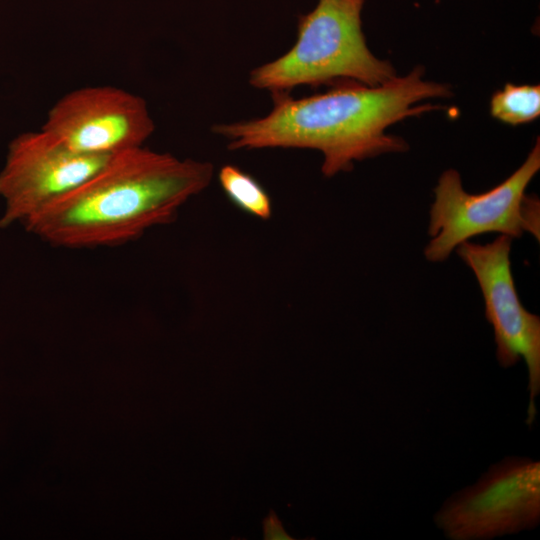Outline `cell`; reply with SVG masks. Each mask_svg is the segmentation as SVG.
Wrapping results in <instances>:
<instances>
[{
    "label": "cell",
    "mask_w": 540,
    "mask_h": 540,
    "mask_svg": "<svg viewBox=\"0 0 540 540\" xmlns=\"http://www.w3.org/2000/svg\"><path fill=\"white\" fill-rule=\"evenodd\" d=\"M491 115L509 125L531 122L540 115V86L507 83L490 101Z\"/></svg>",
    "instance_id": "cell-10"
},
{
    "label": "cell",
    "mask_w": 540,
    "mask_h": 540,
    "mask_svg": "<svg viewBox=\"0 0 540 540\" xmlns=\"http://www.w3.org/2000/svg\"><path fill=\"white\" fill-rule=\"evenodd\" d=\"M213 165L136 147L111 156L80 186L24 225L53 246H118L171 223L211 182Z\"/></svg>",
    "instance_id": "cell-2"
},
{
    "label": "cell",
    "mask_w": 540,
    "mask_h": 540,
    "mask_svg": "<svg viewBox=\"0 0 540 540\" xmlns=\"http://www.w3.org/2000/svg\"><path fill=\"white\" fill-rule=\"evenodd\" d=\"M265 538L266 539H290L284 531L281 523L275 515H269L264 522Z\"/></svg>",
    "instance_id": "cell-11"
},
{
    "label": "cell",
    "mask_w": 540,
    "mask_h": 540,
    "mask_svg": "<svg viewBox=\"0 0 540 540\" xmlns=\"http://www.w3.org/2000/svg\"><path fill=\"white\" fill-rule=\"evenodd\" d=\"M512 238L499 235L490 243H461L455 250L472 270L485 304V317L491 324L496 359L510 368L523 359L528 373L529 405L526 423L536 415L535 399L540 392V318L529 312L518 296L511 270Z\"/></svg>",
    "instance_id": "cell-6"
},
{
    "label": "cell",
    "mask_w": 540,
    "mask_h": 540,
    "mask_svg": "<svg viewBox=\"0 0 540 540\" xmlns=\"http://www.w3.org/2000/svg\"><path fill=\"white\" fill-rule=\"evenodd\" d=\"M110 157L73 152L42 129L17 135L8 145L0 170V197L5 205L0 227L24 226L94 175Z\"/></svg>",
    "instance_id": "cell-7"
},
{
    "label": "cell",
    "mask_w": 540,
    "mask_h": 540,
    "mask_svg": "<svg viewBox=\"0 0 540 540\" xmlns=\"http://www.w3.org/2000/svg\"><path fill=\"white\" fill-rule=\"evenodd\" d=\"M218 180L224 193L238 208L263 220L271 217V199L250 174L236 166L225 165L218 173Z\"/></svg>",
    "instance_id": "cell-9"
},
{
    "label": "cell",
    "mask_w": 540,
    "mask_h": 540,
    "mask_svg": "<svg viewBox=\"0 0 540 540\" xmlns=\"http://www.w3.org/2000/svg\"><path fill=\"white\" fill-rule=\"evenodd\" d=\"M451 540H489L540 522V463L508 456L479 480L447 498L434 516Z\"/></svg>",
    "instance_id": "cell-5"
},
{
    "label": "cell",
    "mask_w": 540,
    "mask_h": 540,
    "mask_svg": "<svg viewBox=\"0 0 540 540\" xmlns=\"http://www.w3.org/2000/svg\"><path fill=\"white\" fill-rule=\"evenodd\" d=\"M365 0H318L299 18L297 40L281 57L253 69L252 86L272 93L298 86L355 82L379 86L394 79L390 62L374 56L362 31Z\"/></svg>",
    "instance_id": "cell-3"
},
{
    "label": "cell",
    "mask_w": 540,
    "mask_h": 540,
    "mask_svg": "<svg viewBox=\"0 0 540 540\" xmlns=\"http://www.w3.org/2000/svg\"><path fill=\"white\" fill-rule=\"evenodd\" d=\"M540 169L537 139L523 164L494 188L470 194L457 170L444 171L434 188L428 234L424 249L430 262H444L461 243L485 233L521 238L525 232L540 238V202L525 191Z\"/></svg>",
    "instance_id": "cell-4"
},
{
    "label": "cell",
    "mask_w": 540,
    "mask_h": 540,
    "mask_svg": "<svg viewBox=\"0 0 540 540\" xmlns=\"http://www.w3.org/2000/svg\"><path fill=\"white\" fill-rule=\"evenodd\" d=\"M154 127L141 97L112 86H90L58 100L41 129L73 152L112 156L143 146Z\"/></svg>",
    "instance_id": "cell-8"
},
{
    "label": "cell",
    "mask_w": 540,
    "mask_h": 540,
    "mask_svg": "<svg viewBox=\"0 0 540 540\" xmlns=\"http://www.w3.org/2000/svg\"><path fill=\"white\" fill-rule=\"evenodd\" d=\"M424 69L371 87L344 82L325 93L292 98L272 93L273 109L261 118L216 124L215 134L228 140V148H302L323 155L322 173L331 177L350 171L355 161L384 153L403 152L408 144L386 131L412 116L441 108L417 103L450 95L449 87L424 80Z\"/></svg>",
    "instance_id": "cell-1"
}]
</instances>
